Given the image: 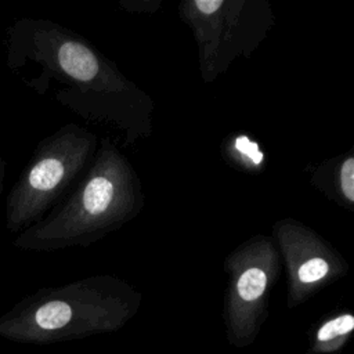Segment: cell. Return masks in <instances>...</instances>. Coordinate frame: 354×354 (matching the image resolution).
Masks as SVG:
<instances>
[{
  "instance_id": "1",
  "label": "cell",
  "mask_w": 354,
  "mask_h": 354,
  "mask_svg": "<svg viewBox=\"0 0 354 354\" xmlns=\"http://www.w3.org/2000/svg\"><path fill=\"white\" fill-rule=\"evenodd\" d=\"M53 58L64 73L79 82L91 80L98 72V62L93 53L77 41L65 40L58 43Z\"/></svg>"
},
{
  "instance_id": "2",
  "label": "cell",
  "mask_w": 354,
  "mask_h": 354,
  "mask_svg": "<svg viewBox=\"0 0 354 354\" xmlns=\"http://www.w3.org/2000/svg\"><path fill=\"white\" fill-rule=\"evenodd\" d=\"M353 329L354 317L351 314H342L326 321L318 328L310 351L313 354H329L340 350Z\"/></svg>"
},
{
  "instance_id": "3",
  "label": "cell",
  "mask_w": 354,
  "mask_h": 354,
  "mask_svg": "<svg viewBox=\"0 0 354 354\" xmlns=\"http://www.w3.org/2000/svg\"><path fill=\"white\" fill-rule=\"evenodd\" d=\"M112 194V184L104 177H95L86 185L83 191V206L90 214H98L108 207Z\"/></svg>"
},
{
  "instance_id": "4",
  "label": "cell",
  "mask_w": 354,
  "mask_h": 354,
  "mask_svg": "<svg viewBox=\"0 0 354 354\" xmlns=\"http://www.w3.org/2000/svg\"><path fill=\"white\" fill-rule=\"evenodd\" d=\"M267 275L263 270L252 267L246 270L236 282V295L243 304L256 303L264 293Z\"/></svg>"
},
{
  "instance_id": "5",
  "label": "cell",
  "mask_w": 354,
  "mask_h": 354,
  "mask_svg": "<svg viewBox=\"0 0 354 354\" xmlns=\"http://www.w3.org/2000/svg\"><path fill=\"white\" fill-rule=\"evenodd\" d=\"M328 272V263L324 259L315 257L306 261L297 272L299 281L303 283H313L324 278Z\"/></svg>"
},
{
  "instance_id": "6",
  "label": "cell",
  "mask_w": 354,
  "mask_h": 354,
  "mask_svg": "<svg viewBox=\"0 0 354 354\" xmlns=\"http://www.w3.org/2000/svg\"><path fill=\"white\" fill-rule=\"evenodd\" d=\"M342 191L347 199L354 201V159L348 158L340 170Z\"/></svg>"
},
{
  "instance_id": "7",
  "label": "cell",
  "mask_w": 354,
  "mask_h": 354,
  "mask_svg": "<svg viewBox=\"0 0 354 354\" xmlns=\"http://www.w3.org/2000/svg\"><path fill=\"white\" fill-rule=\"evenodd\" d=\"M195 6L203 14H213L214 11H217L223 6V1L221 0H196Z\"/></svg>"
},
{
  "instance_id": "8",
  "label": "cell",
  "mask_w": 354,
  "mask_h": 354,
  "mask_svg": "<svg viewBox=\"0 0 354 354\" xmlns=\"http://www.w3.org/2000/svg\"><path fill=\"white\" fill-rule=\"evenodd\" d=\"M6 173H7V162L3 156H0V196L4 189V181H6Z\"/></svg>"
}]
</instances>
